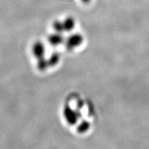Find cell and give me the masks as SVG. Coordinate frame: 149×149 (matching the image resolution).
<instances>
[{
    "mask_svg": "<svg viewBox=\"0 0 149 149\" xmlns=\"http://www.w3.org/2000/svg\"><path fill=\"white\" fill-rule=\"evenodd\" d=\"M64 38L61 33H55L53 34L49 35L48 37V42L51 46H57L64 42Z\"/></svg>",
    "mask_w": 149,
    "mask_h": 149,
    "instance_id": "277c9868",
    "label": "cell"
},
{
    "mask_svg": "<svg viewBox=\"0 0 149 149\" xmlns=\"http://www.w3.org/2000/svg\"><path fill=\"white\" fill-rule=\"evenodd\" d=\"M63 115L65 120L70 125H74L78 122L80 117V114L79 111L72 109L69 106H65L63 110Z\"/></svg>",
    "mask_w": 149,
    "mask_h": 149,
    "instance_id": "6da1fadb",
    "label": "cell"
},
{
    "mask_svg": "<svg viewBox=\"0 0 149 149\" xmlns=\"http://www.w3.org/2000/svg\"><path fill=\"white\" fill-rule=\"evenodd\" d=\"M84 42V37L79 33H74L70 35L66 39V47L69 51H72L74 48L79 47Z\"/></svg>",
    "mask_w": 149,
    "mask_h": 149,
    "instance_id": "7a4b0ae2",
    "label": "cell"
},
{
    "mask_svg": "<svg viewBox=\"0 0 149 149\" xmlns=\"http://www.w3.org/2000/svg\"><path fill=\"white\" fill-rule=\"evenodd\" d=\"M37 68L40 70H41V71H43V70H45L47 69L48 67H50L49 64H48V59L45 58L44 57L37 59Z\"/></svg>",
    "mask_w": 149,
    "mask_h": 149,
    "instance_id": "8992f818",
    "label": "cell"
},
{
    "mask_svg": "<svg viewBox=\"0 0 149 149\" xmlns=\"http://www.w3.org/2000/svg\"><path fill=\"white\" fill-rule=\"evenodd\" d=\"M63 25H64V31H67V32H69L73 30L75 26V21H74V19L72 17H67L66 18H65L62 21Z\"/></svg>",
    "mask_w": 149,
    "mask_h": 149,
    "instance_id": "5b68a950",
    "label": "cell"
},
{
    "mask_svg": "<svg viewBox=\"0 0 149 149\" xmlns=\"http://www.w3.org/2000/svg\"><path fill=\"white\" fill-rule=\"evenodd\" d=\"M46 52V48L44 44L42 42L37 41L35 42L32 46V53L33 55L36 57L37 59L41 58L44 57Z\"/></svg>",
    "mask_w": 149,
    "mask_h": 149,
    "instance_id": "3957f363",
    "label": "cell"
},
{
    "mask_svg": "<svg viewBox=\"0 0 149 149\" xmlns=\"http://www.w3.org/2000/svg\"><path fill=\"white\" fill-rule=\"evenodd\" d=\"M60 60V55L58 53H53L51 54L49 58L48 59V64H49L50 67L55 66L59 63Z\"/></svg>",
    "mask_w": 149,
    "mask_h": 149,
    "instance_id": "52a82bcc",
    "label": "cell"
},
{
    "mask_svg": "<svg viewBox=\"0 0 149 149\" xmlns=\"http://www.w3.org/2000/svg\"><path fill=\"white\" fill-rule=\"evenodd\" d=\"M91 127V124L88 121H83L78 125L77 130L79 133H85L87 130H89Z\"/></svg>",
    "mask_w": 149,
    "mask_h": 149,
    "instance_id": "ba28073f",
    "label": "cell"
},
{
    "mask_svg": "<svg viewBox=\"0 0 149 149\" xmlns=\"http://www.w3.org/2000/svg\"><path fill=\"white\" fill-rule=\"evenodd\" d=\"M53 28L55 33H61L62 34L63 32H64V25H63L62 21H59V20H56L53 22Z\"/></svg>",
    "mask_w": 149,
    "mask_h": 149,
    "instance_id": "9c48e42d",
    "label": "cell"
},
{
    "mask_svg": "<svg viewBox=\"0 0 149 149\" xmlns=\"http://www.w3.org/2000/svg\"><path fill=\"white\" fill-rule=\"evenodd\" d=\"M81 1H82V2L84 3H87L90 2L91 0H81Z\"/></svg>",
    "mask_w": 149,
    "mask_h": 149,
    "instance_id": "30bf717a",
    "label": "cell"
}]
</instances>
